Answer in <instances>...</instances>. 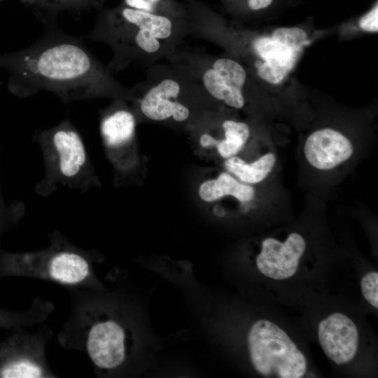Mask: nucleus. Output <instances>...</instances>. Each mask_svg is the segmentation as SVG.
Here are the masks:
<instances>
[{"label":"nucleus","instance_id":"nucleus-1","mask_svg":"<svg viewBox=\"0 0 378 378\" xmlns=\"http://www.w3.org/2000/svg\"><path fill=\"white\" fill-rule=\"evenodd\" d=\"M1 68L8 74L9 91L20 98L46 91L66 104L130 94L80 38L60 30H48L29 46L0 55Z\"/></svg>","mask_w":378,"mask_h":378},{"label":"nucleus","instance_id":"nucleus-2","mask_svg":"<svg viewBox=\"0 0 378 378\" xmlns=\"http://www.w3.org/2000/svg\"><path fill=\"white\" fill-rule=\"evenodd\" d=\"M100 289L76 288L70 314L57 335L65 349L85 353L97 373L118 372L134 357L136 331L125 313L106 303Z\"/></svg>","mask_w":378,"mask_h":378},{"label":"nucleus","instance_id":"nucleus-3","mask_svg":"<svg viewBox=\"0 0 378 378\" xmlns=\"http://www.w3.org/2000/svg\"><path fill=\"white\" fill-rule=\"evenodd\" d=\"M50 244L42 250L4 253L0 274L55 282L75 288L102 289L94 270L97 255L71 244L60 232L50 236Z\"/></svg>","mask_w":378,"mask_h":378},{"label":"nucleus","instance_id":"nucleus-4","mask_svg":"<svg viewBox=\"0 0 378 378\" xmlns=\"http://www.w3.org/2000/svg\"><path fill=\"white\" fill-rule=\"evenodd\" d=\"M34 139L43 157L45 173L36 192L48 196L59 187L85 192L98 184L83 140L68 119L37 132Z\"/></svg>","mask_w":378,"mask_h":378},{"label":"nucleus","instance_id":"nucleus-5","mask_svg":"<svg viewBox=\"0 0 378 378\" xmlns=\"http://www.w3.org/2000/svg\"><path fill=\"white\" fill-rule=\"evenodd\" d=\"M251 363L265 377H302L307 368L304 355L277 325L266 319L255 321L248 336Z\"/></svg>","mask_w":378,"mask_h":378},{"label":"nucleus","instance_id":"nucleus-6","mask_svg":"<svg viewBox=\"0 0 378 378\" xmlns=\"http://www.w3.org/2000/svg\"><path fill=\"white\" fill-rule=\"evenodd\" d=\"M28 327L17 328L9 339L0 344V377H57L46 358L51 328L44 326L27 330Z\"/></svg>","mask_w":378,"mask_h":378},{"label":"nucleus","instance_id":"nucleus-7","mask_svg":"<svg viewBox=\"0 0 378 378\" xmlns=\"http://www.w3.org/2000/svg\"><path fill=\"white\" fill-rule=\"evenodd\" d=\"M306 248L304 237L290 233L284 241L268 237L262 241L256 266L263 275L274 280L290 278L297 272Z\"/></svg>","mask_w":378,"mask_h":378},{"label":"nucleus","instance_id":"nucleus-8","mask_svg":"<svg viewBox=\"0 0 378 378\" xmlns=\"http://www.w3.org/2000/svg\"><path fill=\"white\" fill-rule=\"evenodd\" d=\"M319 343L326 355L337 365L354 359L358 349L359 335L354 321L342 313H333L318 326Z\"/></svg>","mask_w":378,"mask_h":378},{"label":"nucleus","instance_id":"nucleus-9","mask_svg":"<svg viewBox=\"0 0 378 378\" xmlns=\"http://www.w3.org/2000/svg\"><path fill=\"white\" fill-rule=\"evenodd\" d=\"M246 74L244 67L235 60L219 58L202 74V83L206 91L215 99L234 108L244 105L242 88Z\"/></svg>","mask_w":378,"mask_h":378},{"label":"nucleus","instance_id":"nucleus-10","mask_svg":"<svg viewBox=\"0 0 378 378\" xmlns=\"http://www.w3.org/2000/svg\"><path fill=\"white\" fill-rule=\"evenodd\" d=\"M304 153L307 162L315 169L330 170L349 160L354 153V146L339 131L323 128L307 137Z\"/></svg>","mask_w":378,"mask_h":378},{"label":"nucleus","instance_id":"nucleus-11","mask_svg":"<svg viewBox=\"0 0 378 378\" xmlns=\"http://www.w3.org/2000/svg\"><path fill=\"white\" fill-rule=\"evenodd\" d=\"M181 87L172 78L162 80L144 94L139 103L141 113L153 120H164L172 118L177 122L187 120L189 109L177 99Z\"/></svg>","mask_w":378,"mask_h":378},{"label":"nucleus","instance_id":"nucleus-12","mask_svg":"<svg viewBox=\"0 0 378 378\" xmlns=\"http://www.w3.org/2000/svg\"><path fill=\"white\" fill-rule=\"evenodd\" d=\"M136 127L134 114L120 106L103 113L100 121V133L105 147L118 152L132 142Z\"/></svg>","mask_w":378,"mask_h":378},{"label":"nucleus","instance_id":"nucleus-13","mask_svg":"<svg viewBox=\"0 0 378 378\" xmlns=\"http://www.w3.org/2000/svg\"><path fill=\"white\" fill-rule=\"evenodd\" d=\"M199 195L205 202H211L230 195L241 202L253 199L255 190L251 186L241 183L227 173H221L216 179L203 182Z\"/></svg>","mask_w":378,"mask_h":378},{"label":"nucleus","instance_id":"nucleus-14","mask_svg":"<svg viewBox=\"0 0 378 378\" xmlns=\"http://www.w3.org/2000/svg\"><path fill=\"white\" fill-rule=\"evenodd\" d=\"M225 139L217 140L209 134H203L200 139L202 146H216L219 155L225 159L235 156L247 141L250 130L248 125L232 120L223 123Z\"/></svg>","mask_w":378,"mask_h":378},{"label":"nucleus","instance_id":"nucleus-15","mask_svg":"<svg viewBox=\"0 0 378 378\" xmlns=\"http://www.w3.org/2000/svg\"><path fill=\"white\" fill-rule=\"evenodd\" d=\"M276 162V156L267 153L251 163H246L238 157L226 160L225 167L239 180L246 183H258L263 181L272 172Z\"/></svg>","mask_w":378,"mask_h":378},{"label":"nucleus","instance_id":"nucleus-16","mask_svg":"<svg viewBox=\"0 0 378 378\" xmlns=\"http://www.w3.org/2000/svg\"><path fill=\"white\" fill-rule=\"evenodd\" d=\"M253 46L264 62L288 73L294 66L300 52L267 36L255 39Z\"/></svg>","mask_w":378,"mask_h":378},{"label":"nucleus","instance_id":"nucleus-17","mask_svg":"<svg viewBox=\"0 0 378 378\" xmlns=\"http://www.w3.org/2000/svg\"><path fill=\"white\" fill-rule=\"evenodd\" d=\"M272 38L290 49L300 52L307 43L306 32L298 27H280L275 29Z\"/></svg>","mask_w":378,"mask_h":378},{"label":"nucleus","instance_id":"nucleus-18","mask_svg":"<svg viewBox=\"0 0 378 378\" xmlns=\"http://www.w3.org/2000/svg\"><path fill=\"white\" fill-rule=\"evenodd\" d=\"M361 291L365 299L374 308H378V273L370 272L360 281Z\"/></svg>","mask_w":378,"mask_h":378},{"label":"nucleus","instance_id":"nucleus-19","mask_svg":"<svg viewBox=\"0 0 378 378\" xmlns=\"http://www.w3.org/2000/svg\"><path fill=\"white\" fill-rule=\"evenodd\" d=\"M360 27L366 31L377 32L378 30V6L377 4L359 20Z\"/></svg>","mask_w":378,"mask_h":378},{"label":"nucleus","instance_id":"nucleus-20","mask_svg":"<svg viewBox=\"0 0 378 378\" xmlns=\"http://www.w3.org/2000/svg\"><path fill=\"white\" fill-rule=\"evenodd\" d=\"M30 2L52 8L79 6L88 4L89 0H29Z\"/></svg>","mask_w":378,"mask_h":378},{"label":"nucleus","instance_id":"nucleus-21","mask_svg":"<svg viewBox=\"0 0 378 378\" xmlns=\"http://www.w3.org/2000/svg\"><path fill=\"white\" fill-rule=\"evenodd\" d=\"M126 7L153 13L160 0H124Z\"/></svg>","mask_w":378,"mask_h":378},{"label":"nucleus","instance_id":"nucleus-22","mask_svg":"<svg viewBox=\"0 0 378 378\" xmlns=\"http://www.w3.org/2000/svg\"><path fill=\"white\" fill-rule=\"evenodd\" d=\"M273 0H248V7L251 10H257L269 6Z\"/></svg>","mask_w":378,"mask_h":378},{"label":"nucleus","instance_id":"nucleus-23","mask_svg":"<svg viewBox=\"0 0 378 378\" xmlns=\"http://www.w3.org/2000/svg\"><path fill=\"white\" fill-rule=\"evenodd\" d=\"M1 1V0H0Z\"/></svg>","mask_w":378,"mask_h":378}]
</instances>
